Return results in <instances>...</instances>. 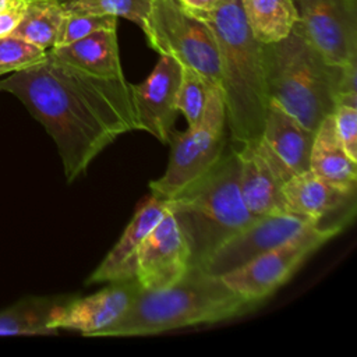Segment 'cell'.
<instances>
[{"instance_id": "obj_1", "label": "cell", "mask_w": 357, "mask_h": 357, "mask_svg": "<svg viewBox=\"0 0 357 357\" xmlns=\"http://www.w3.org/2000/svg\"><path fill=\"white\" fill-rule=\"evenodd\" d=\"M0 91L17 96L53 138L67 183L120 135L137 130L130 82L81 71L49 50L25 70L0 79Z\"/></svg>"}, {"instance_id": "obj_2", "label": "cell", "mask_w": 357, "mask_h": 357, "mask_svg": "<svg viewBox=\"0 0 357 357\" xmlns=\"http://www.w3.org/2000/svg\"><path fill=\"white\" fill-rule=\"evenodd\" d=\"M212 29L220 63L226 124L236 148L261 139L269 96L262 45L251 32L240 0H222L199 15Z\"/></svg>"}, {"instance_id": "obj_3", "label": "cell", "mask_w": 357, "mask_h": 357, "mask_svg": "<svg viewBox=\"0 0 357 357\" xmlns=\"http://www.w3.org/2000/svg\"><path fill=\"white\" fill-rule=\"evenodd\" d=\"M259 303L231 290L220 276L199 266L190 269L173 284L141 290L128 310L95 336H144L199 324H213L244 315Z\"/></svg>"}, {"instance_id": "obj_4", "label": "cell", "mask_w": 357, "mask_h": 357, "mask_svg": "<svg viewBox=\"0 0 357 357\" xmlns=\"http://www.w3.org/2000/svg\"><path fill=\"white\" fill-rule=\"evenodd\" d=\"M238 174L237 148L227 144L205 174L166 199L188 244L191 266L201 268L222 244L258 219L243 201Z\"/></svg>"}, {"instance_id": "obj_5", "label": "cell", "mask_w": 357, "mask_h": 357, "mask_svg": "<svg viewBox=\"0 0 357 357\" xmlns=\"http://www.w3.org/2000/svg\"><path fill=\"white\" fill-rule=\"evenodd\" d=\"M262 53L269 100L315 131L336 106L343 67L329 63L296 24L283 39L264 43Z\"/></svg>"}, {"instance_id": "obj_6", "label": "cell", "mask_w": 357, "mask_h": 357, "mask_svg": "<svg viewBox=\"0 0 357 357\" xmlns=\"http://www.w3.org/2000/svg\"><path fill=\"white\" fill-rule=\"evenodd\" d=\"M226 110L219 85H211L198 124L177 132L170 141V158L165 173L149 183L151 194L169 199L205 174L227 146Z\"/></svg>"}, {"instance_id": "obj_7", "label": "cell", "mask_w": 357, "mask_h": 357, "mask_svg": "<svg viewBox=\"0 0 357 357\" xmlns=\"http://www.w3.org/2000/svg\"><path fill=\"white\" fill-rule=\"evenodd\" d=\"M142 32L159 54L198 73L208 85L220 86V63L211 26L184 10L176 0H153Z\"/></svg>"}, {"instance_id": "obj_8", "label": "cell", "mask_w": 357, "mask_h": 357, "mask_svg": "<svg viewBox=\"0 0 357 357\" xmlns=\"http://www.w3.org/2000/svg\"><path fill=\"white\" fill-rule=\"evenodd\" d=\"M333 236H336L335 231L312 225L300 234L220 278L240 296L261 304L284 284L314 251Z\"/></svg>"}, {"instance_id": "obj_9", "label": "cell", "mask_w": 357, "mask_h": 357, "mask_svg": "<svg viewBox=\"0 0 357 357\" xmlns=\"http://www.w3.org/2000/svg\"><path fill=\"white\" fill-rule=\"evenodd\" d=\"M296 25L332 64L357 59V0H293Z\"/></svg>"}, {"instance_id": "obj_10", "label": "cell", "mask_w": 357, "mask_h": 357, "mask_svg": "<svg viewBox=\"0 0 357 357\" xmlns=\"http://www.w3.org/2000/svg\"><path fill=\"white\" fill-rule=\"evenodd\" d=\"M181 64L160 54L151 74L139 84H130L137 130L146 131L162 144L176 134V98L181 79Z\"/></svg>"}, {"instance_id": "obj_11", "label": "cell", "mask_w": 357, "mask_h": 357, "mask_svg": "<svg viewBox=\"0 0 357 357\" xmlns=\"http://www.w3.org/2000/svg\"><path fill=\"white\" fill-rule=\"evenodd\" d=\"M312 225L317 223L293 213L258 218L222 244L201 268L211 275L222 276L290 240Z\"/></svg>"}, {"instance_id": "obj_12", "label": "cell", "mask_w": 357, "mask_h": 357, "mask_svg": "<svg viewBox=\"0 0 357 357\" xmlns=\"http://www.w3.org/2000/svg\"><path fill=\"white\" fill-rule=\"evenodd\" d=\"M190 266L188 244L167 209L137 251L135 279L142 290H158L176 283Z\"/></svg>"}, {"instance_id": "obj_13", "label": "cell", "mask_w": 357, "mask_h": 357, "mask_svg": "<svg viewBox=\"0 0 357 357\" xmlns=\"http://www.w3.org/2000/svg\"><path fill=\"white\" fill-rule=\"evenodd\" d=\"M282 191L293 215L304 216L336 234L354 216L356 191H343L310 169L293 174L283 183Z\"/></svg>"}, {"instance_id": "obj_14", "label": "cell", "mask_w": 357, "mask_h": 357, "mask_svg": "<svg viewBox=\"0 0 357 357\" xmlns=\"http://www.w3.org/2000/svg\"><path fill=\"white\" fill-rule=\"evenodd\" d=\"M142 290L137 279L110 282L102 290L85 297H67L56 310L53 328L95 336L117 321Z\"/></svg>"}, {"instance_id": "obj_15", "label": "cell", "mask_w": 357, "mask_h": 357, "mask_svg": "<svg viewBox=\"0 0 357 357\" xmlns=\"http://www.w3.org/2000/svg\"><path fill=\"white\" fill-rule=\"evenodd\" d=\"M166 212V201L149 194L138 205L119 241L112 247L98 268L86 279V284L135 279L137 251L144 238L158 225Z\"/></svg>"}, {"instance_id": "obj_16", "label": "cell", "mask_w": 357, "mask_h": 357, "mask_svg": "<svg viewBox=\"0 0 357 357\" xmlns=\"http://www.w3.org/2000/svg\"><path fill=\"white\" fill-rule=\"evenodd\" d=\"M237 153L240 192L250 213L255 218L291 213L282 191L283 183L259 151L258 142L238 146Z\"/></svg>"}, {"instance_id": "obj_17", "label": "cell", "mask_w": 357, "mask_h": 357, "mask_svg": "<svg viewBox=\"0 0 357 357\" xmlns=\"http://www.w3.org/2000/svg\"><path fill=\"white\" fill-rule=\"evenodd\" d=\"M315 131L303 126L276 102L269 100L261 142L294 174L310 169Z\"/></svg>"}, {"instance_id": "obj_18", "label": "cell", "mask_w": 357, "mask_h": 357, "mask_svg": "<svg viewBox=\"0 0 357 357\" xmlns=\"http://www.w3.org/2000/svg\"><path fill=\"white\" fill-rule=\"evenodd\" d=\"M116 29H99L68 45L54 46L49 52L59 60L88 74L106 78L123 77Z\"/></svg>"}, {"instance_id": "obj_19", "label": "cell", "mask_w": 357, "mask_h": 357, "mask_svg": "<svg viewBox=\"0 0 357 357\" xmlns=\"http://www.w3.org/2000/svg\"><path fill=\"white\" fill-rule=\"evenodd\" d=\"M310 170L324 181L343 190H357V160L342 146L332 114L326 116L315 130L310 153Z\"/></svg>"}, {"instance_id": "obj_20", "label": "cell", "mask_w": 357, "mask_h": 357, "mask_svg": "<svg viewBox=\"0 0 357 357\" xmlns=\"http://www.w3.org/2000/svg\"><path fill=\"white\" fill-rule=\"evenodd\" d=\"M68 296L26 297L0 312V336L57 335L53 317Z\"/></svg>"}, {"instance_id": "obj_21", "label": "cell", "mask_w": 357, "mask_h": 357, "mask_svg": "<svg viewBox=\"0 0 357 357\" xmlns=\"http://www.w3.org/2000/svg\"><path fill=\"white\" fill-rule=\"evenodd\" d=\"M252 35L261 43L287 36L298 20L293 0H240Z\"/></svg>"}, {"instance_id": "obj_22", "label": "cell", "mask_w": 357, "mask_h": 357, "mask_svg": "<svg viewBox=\"0 0 357 357\" xmlns=\"http://www.w3.org/2000/svg\"><path fill=\"white\" fill-rule=\"evenodd\" d=\"M64 17L66 8L59 0H28L24 15L11 35L49 50L56 46Z\"/></svg>"}, {"instance_id": "obj_23", "label": "cell", "mask_w": 357, "mask_h": 357, "mask_svg": "<svg viewBox=\"0 0 357 357\" xmlns=\"http://www.w3.org/2000/svg\"><path fill=\"white\" fill-rule=\"evenodd\" d=\"M63 4L70 13L113 15L126 18L142 28L153 0H68Z\"/></svg>"}, {"instance_id": "obj_24", "label": "cell", "mask_w": 357, "mask_h": 357, "mask_svg": "<svg viewBox=\"0 0 357 357\" xmlns=\"http://www.w3.org/2000/svg\"><path fill=\"white\" fill-rule=\"evenodd\" d=\"M211 85L194 70L183 67L181 68V79L176 98V107L185 120L188 127H194L201 120L205 105H206V93Z\"/></svg>"}, {"instance_id": "obj_25", "label": "cell", "mask_w": 357, "mask_h": 357, "mask_svg": "<svg viewBox=\"0 0 357 357\" xmlns=\"http://www.w3.org/2000/svg\"><path fill=\"white\" fill-rule=\"evenodd\" d=\"M47 50L15 36L7 35L0 38V75L25 70L38 64L46 57Z\"/></svg>"}, {"instance_id": "obj_26", "label": "cell", "mask_w": 357, "mask_h": 357, "mask_svg": "<svg viewBox=\"0 0 357 357\" xmlns=\"http://www.w3.org/2000/svg\"><path fill=\"white\" fill-rule=\"evenodd\" d=\"M106 28H117V17L66 11L56 46L68 45L95 31Z\"/></svg>"}, {"instance_id": "obj_27", "label": "cell", "mask_w": 357, "mask_h": 357, "mask_svg": "<svg viewBox=\"0 0 357 357\" xmlns=\"http://www.w3.org/2000/svg\"><path fill=\"white\" fill-rule=\"evenodd\" d=\"M335 131L347 155L357 160V109L336 106L332 112Z\"/></svg>"}, {"instance_id": "obj_28", "label": "cell", "mask_w": 357, "mask_h": 357, "mask_svg": "<svg viewBox=\"0 0 357 357\" xmlns=\"http://www.w3.org/2000/svg\"><path fill=\"white\" fill-rule=\"evenodd\" d=\"M26 1L0 11V38L11 35L15 31V28L18 26L20 21L24 15Z\"/></svg>"}, {"instance_id": "obj_29", "label": "cell", "mask_w": 357, "mask_h": 357, "mask_svg": "<svg viewBox=\"0 0 357 357\" xmlns=\"http://www.w3.org/2000/svg\"><path fill=\"white\" fill-rule=\"evenodd\" d=\"M184 10L191 13L192 15H202L205 13L216 8L222 0H176Z\"/></svg>"}, {"instance_id": "obj_30", "label": "cell", "mask_w": 357, "mask_h": 357, "mask_svg": "<svg viewBox=\"0 0 357 357\" xmlns=\"http://www.w3.org/2000/svg\"><path fill=\"white\" fill-rule=\"evenodd\" d=\"M26 0H0V11L8 8V7H13V6H17V4H21Z\"/></svg>"}, {"instance_id": "obj_31", "label": "cell", "mask_w": 357, "mask_h": 357, "mask_svg": "<svg viewBox=\"0 0 357 357\" xmlns=\"http://www.w3.org/2000/svg\"><path fill=\"white\" fill-rule=\"evenodd\" d=\"M59 1H61V3H64V1H68V0H59Z\"/></svg>"}]
</instances>
